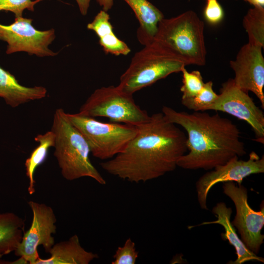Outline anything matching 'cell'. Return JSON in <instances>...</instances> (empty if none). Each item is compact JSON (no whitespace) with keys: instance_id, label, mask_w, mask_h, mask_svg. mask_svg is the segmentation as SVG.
<instances>
[{"instance_id":"obj_1","label":"cell","mask_w":264,"mask_h":264,"mask_svg":"<svg viewBox=\"0 0 264 264\" xmlns=\"http://www.w3.org/2000/svg\"><path fill=\"white\" fill-rule=\"evenodd\" d=\"M137 132L125 148L100 163L108 173L133 183L145 182L176 169L188 150L187 136L162 112L151 115L137 126Z\"/></svg>"},{"instance_id":"obj_2","label":"cell","mask_w":264,"mask_h":264,"mask_svg":"<svg viewBox=\"0 0 264 264\" xmlns=\"http://www.w3.org/2000/svg\"><path fill=\"white\" fill-rule=\"evenodd\" d=\"M162 112L168 121L182 127L187 132L189 151L178 160L184 169L210 170L235 156L246 154L241 132L231 120L219 113L201 111L190 113L163 106Z\"/></svg>"},{"instance_id":"obj_3","label":"cell","mask_w":264,"mask_h":264,"mask_svg":"<svg viewBox=\"0 0 264 264\" xmlns=\"http://www.w3.org/2000/svg\"><path fill=\"white\" fill-rule=\"evenodd\" d=\"M51 130L55 135L54 155L64 178L71 181L89 177L101 185L106 184L90 160V151L85 137L62 108L56 110Z\"/></svg>"},{"instance_id":"obj_4","label":"cell","mask_w":264,"mask_h":264,"mask_svg":"<svg viewBox=\"0 0 264 264\" xmlns=\"http://www.w3.org/2000/svg\"><path fill=\"white\" fill-rule=\"evenodd\" d=\"M204 27L197 14L189 10L175 17L164 18L153 41L172 52L185 66H204L207 53Z\"/></svg>"},{"instance_id":"obj_5","label":"cell","mask_w":264,"mask_h":264,"mask_svg":"<svg viewBox=\"0 0 264 264\" xmlns=\"http://www.w3.org/2000/svg\"><path fill=\"white\" fill-rule=\"evenodd\" d=\"M185 66L172 52L153 41L134 54L118 86L133 95L172 73L181 72Z\"/></svg>"},{"instance_id":"obj_6","label":"cell","mask_w":264,"mask_h":264,"mask_svg":"<svg viewBox=\"0 0 264 264\" xmlns=\"http://www.w3.org/2000/svg\"><path fill=\"white\" fill-rule=\"evenodd\" d=\"M67 115L85 137L90 153L102 160L111 159L121 152L138 131L136 126L102 122L78 112Z\"/></svg>"},{"instance_id":"obj_7","label":"cell","mask_w":264,"mask_h":264,"mask_svg":"<svg viewBox=\"0 0 264 264\" xmlns=\"http://www.w3.org/2000/svg\"><path fill=\"white\" fill-rule=\"evenodd\" d=\"M78 113L94 118L106 117L111 122L136 126L146 122L151 116L135 103L133 95L124 92L118 86L95 90Z\"/></svg>"},{"instance_id":"obj_8","label":"cell","mask_w":264,"mask_h":264,"mask_svg":"<svg viewBox=\"0 0 264 264\" xmlns=\"http://www.w3.org/2000/svg\"><path fill=\"white\" fill-rule=\"evenodd\" d=\"M33 20L23 17L15 18L9 25L0 23V41L7 44L6 53L25 52L39 57H53L57 55L49 45L55 39L54 29L41 31L32 24Z\"/></svg>"},{"instance_id":"obj_9","label":"cell","mask_w":264,"mask_h":264,"mask_svg":"<svg viewBox=\"0 0 264 264\" xmlns=\"http://www.w3.org/2000/svg\"><path fill=\"white\" fill-rule=\"evenodd\" d=\"M223 193L234 202L236 214L232 224L236 227L245 246L257 254L264 240L261 231L264 225V207L253 210L248 203L247 191L243 185L233 181L223 183Z\"/></svg>"},{"instance_id":"obj_10","label":"cell","mask_w":264,"mask_h":264,"mask_svg":"<svg viewBox=\"0 0 264 264\" xmlns=\"http://www.w3.org/2000/svg\"><path fill=\"white\" fill-rule=\"evenodd\" d=\"M32 212L29 229L23 235L22 240L14 251L17 256L22 257L27 263L35 264L40 258L38 247L42 245L48 253L55 244L52 234L56 232V218L53 209L44 203L28 202Z\"/></svg>"},{"instance_id":"obj_11","label":"cell","mask_w":264,"mask_h":264,"mask_svg":"<svg viewBox=\"0 0 264 264\" xmlns=\"http://www.w3.org/2000/svg\"><path fill=\"white\" fill-rule=\"evenodd\" d=\"M208 110L227 113L247 122L255 134V140L264 144V114L247 92L238 88L233 79L224 82L220 93Z\"/></svg>"},{"instance_id":"obj_12","label":"cell","mask_w":264,"mask_h":264,"mask_svg":"<svg viewBox=\"0 0 264 264\" xmlns=\"http://www.w3.org/2000/svg\"><path fill=\"white\" fill-rule=\"evenodd\" d=\"M264 172V156L260 157L253 151L249 154L247 160L239 159L238 156H235L225 164L216 166L213 170L202 176L196 182L198 200L200 208L208 209V193L217 183L235 181L240 185L246 177Z\"/></svg>"},{"instance_id":"obj_13","label":"cell","mask_w":264,"mask_h":264,"mask_svg":"<svg viewBox=\"0 0 264 264\" xmlns=\"http://www.w3.org/2000/svg\"><path fill=\"white\" fill-rule=\"evenodd\" d=\"M263 47L249 43L239 50L230 65L235 73L233 81L242 90L255 94L264 109V58Z\"/></svg>"},{"instance_id":"obj_14","label":"cell","mask_w":264,"mask_h":264,"mask_svg":"<svg viewBox=\"0 0 264 264\" xmlns=\"http://www.w3.org/2000/svg\"><path fill=\"white\" fill-rule=\"evenodd\" d=\"M212 212L217 218L216 220L203 222L197 226L219 224L223 227L225 232L221 234V238L223 240H227L230 244L234 246L237 256L236 260L230 261L228 264H242L249 261H257L264 263V258L250 251L239 238L230 220L232 213L230 207H227L224 202H221L213 207Z\"/></svg>"},{"instance_id":"obj_15","label":"cell","mask_w":264,"mask_h":264,"mask_svg":"<svg viewBox=\"0 0 264 264\" xmlns=\"http://www.w3.org/2000/svg\"><path fill=\"white\" fill-rule=\"evenodd\" d=\"M48 253L49 258L43 259L40 257L35 264H89L99 258L97 253L82 247L76 234L67 241L55 243Z\"/></svg>"},{"instance_id":"obj_16","label":"cell","mask_w":264,"mask_h":264,"mask_svg":"<svg viewBox=\"0 0 264 264\" xmlns=\"http://www.w3.org/2000/svg\"><path fill=\"white\" fill-rule=\"evenodd\" d=\"M46 89L42 86L27 87L19 83L15 76L0 66V97L13 108L44 98Z\"/></svg>"},{"instance_id":"obj_17","label":"cell","mask_w":264,"mask_h":264,"mask_svg":"<svg viewBox=\"0 0 264 264\" xmlns=\"http://www.w3.org/2000/svg\"><path fill=\"white\" fill-rule=\"evenodd\" d=\"M132 8L139 26L137 31L139 42L145 45L153 41L159 22L164 18L163 13L147 0H124Z\"/></svg>"},{"instance_id":"obj_18","label":"cell","mask_w":264,"mask_h":264,"mask_svg":"<svg viewBox=\"0 0 264 264\" xmlns=\"http://www.w3.org/2000/svg\"><path fill=\"white\" fill-rule=\"evenodd\" d=\"M110 20L107 12L102 10L87 24V28L95 32L99 38L100 45L106 54L115 56L129 54L131 48L115 35Z\"/></svg>"},{"instance_id":"obj_19","label":"cell","mask_w":264,"mask_h":264,"mask_svg":"<svg viewBox=\"0 0 264 264\" xmlns=\"http://www.w3.org/2000/svg\"><path fill=\"white\" fill-rule=\"evenodd\" d=\"M24 233V221L12 212L0 214V255L14 251Z\"/></svg>"},{"instance_id":"obj_20","label":"cell","mask_w":264,"mask_h":264,"mask_svg":"<svg viewBox=\"0 0 264 264\" xmlns=\"http://www.w3.org/2000/svg\"><path fill=\"white\" fill-rule=\"evenodd\" d=\"M39 144L31 152L24 163L26 175L29 179L28 192L30 195L35 192L34 176L36 169L45 160L48 150L54 147L55 135L51 130L44 134H38L34 138Z\"/></svg>"},{"instance_id":"obj_21","label":"cell","mask_w":264,"mask_h":264,"mask_svg":"<svg viewBox=\"0 0 264 264\" xmlns=\"http://www.w3.org/2000/svg\"><path fill=\"white\" fill-rule=\"evenodd\" d=\"M243 26L248 34L250 44L264 46V8L254 6L244 16L242 21Z\"/></svg>"},{"instance_id":"obj_22","label":"cell","mask_w":264,"mask_h":264,"mask_svg":"<svg viewBox=\"0 0 264 264\" xmlns=\"http://www.w3.org/2000/svg\"><path fill=\"white\" fill-rule=\"evenodd\" d=\"M218 94L213 88V82L211 81L205 83L201 90L195 96L181 99L182 104L189 110L194 111L208 110L209 108L215 102Z\"/></svg>"},{"instance_id":"obj_23","label":"cell","mask_w":264,"mask_h":264,"mask_svg":"<svg viewBox=\"0 0 264 264\" xmlns=\"http://www.w3.org/2000/svg\"><path fill=\"white\" fill-rule=\"evenodd\" d=\"M181 72L182 73V85L180 88L182 93L181 99L195 96L201 91L205 84L200 72L198 70L189 72L185 67Z\"/></svg>"},{"instance_id":"obj_24","label":"cell","mask_w":264,"mask_h":264,"mask_svg":"<svg viewBox=\"0 0 264 264\" xmlns=\"http://www.w3.org/2000/svg\"><path fill=\"white\" fill-rule=\"evenodd\" d=\"M138 257L135 244L131 238H128L122 246H119L113 256L111 264H134Z\"/></svg>"},{"instance_id":"obj_25","label":"cell","mask_w":264,"mask_h":264,"mask_svg":"<svg viewBox=\"0 0 264 264\" xmlns=\"http://www.w3.org/2000/svg\"><path fill=\"white\" fill-rule=\"evenodd\" d=\"M44 0H0V11H10L15 18L22 17L24 10L33 12L35 5Z\"/></svg>"},{"instance_id":"obj_26","label":"cell","mask_w":264,"mask_h":264,"mask_svg":"<svg viewBox=\"0 0 264 264\" xmlns=\"http://www.w3.org/2000/svg\"><path fill=\"white\" fill-rule=\"evenodd\" d=\"M206 4L204 10L205 20L210 24L219 23L223 18L224 12L218 0H206Z\"/></svg>"},{"instance_id":"obj_27","label":"cell","mask_w":264,"mask_h":264,"mask_svg":"<svg viewBox=\"0 0 264 264\" xmlns=\"http://www.w3.org/2000/svg\"><path fill=\"white\" fill-rule=\"evenodd\" d=\"M77 2L81 14L85 16L87 15L91 0H75Z\"/></svg>"},{"instance_id":"obj_28","label":"cell","mask_w":264,"mask_h":264,"mask_svg":"<svg viewBox=\"0 0 264 264\" xmlns=\"http://www.w3.org/2000/svg\"><path fill=\"white\" fill-rule=\"evenodd\" d=\"M99 4L102 7L103 10L107 12L113 6V0H96Z\"/></svg>"},{"instance_id":"obj_29","label":"cell","mask_w":264,"mask_h":264,"mask_svg":"<svg viewBox=\"0 0 264 264\" xmlns=\"http://www.w3.org/2000/svg\"><path fill=\"white\" fill-rule=\"evenodd\" d=\"M254 6H263L264 5V0H252Z\"/></svg>"},{"instance_id":"obj_30","label":"cell","mask_w":264,"mask_h":264,"mask_svg":"<svg viewBox=\"0 0 264 264\" xmlns=\"http://www.w3.org/2000/svg\"><path fill=\"white\" fill-rule=\"evenodd\" d=\"M244 0L245 1H247V2H249V3L253 5L252 0Z\"/></svg>"},{"instance_id":"obj_31","label":"cell","mask_w":264,"mask_h":264,"mask_svg":"<svg viewBox=\"0 0 264 264\" xmlns=\"http://www.w3.org/2000/svg\"><path fill=\"white\" fill-rule=\"evenodd\" d=\"M2 257V255H0V258H1Z\"/></svg>"}]
</instances>
